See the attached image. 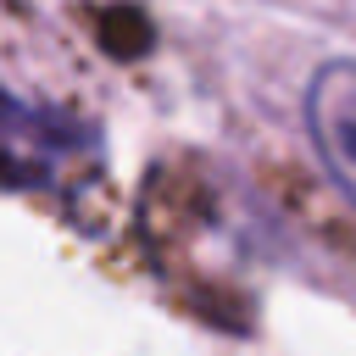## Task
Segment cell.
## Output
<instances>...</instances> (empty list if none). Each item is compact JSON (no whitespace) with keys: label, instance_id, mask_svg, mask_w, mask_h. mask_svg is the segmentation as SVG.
<instances>
[{"label":"cell","instance_id":"6da1fadb","mask_svg":"<svg viewBox=\"0 0 356 356\" xmlns=\"http://www.w3.org/2000/svg\"><path fill=\"white\" fill-rule=\"evenodd\" d=\"M306 128H312V145H317L323 167L334 172V184L356 200V61L317 67V78L306 89Z\"/></svg>","mask_w":356,"mask_h":356}]
</instances>
